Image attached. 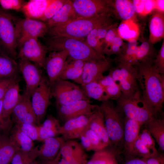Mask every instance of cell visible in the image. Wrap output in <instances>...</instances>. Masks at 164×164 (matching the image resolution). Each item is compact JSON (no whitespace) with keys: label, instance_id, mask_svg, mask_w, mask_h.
I'll use <instances>...</instances> for the list:
<instances>
[{"label":"cell","instance_id":"cell-42","mask_svg":"<svg viewBox=\"0 0 164 164\" xmlns=\"http://www.w3.org/2000/svg\"><path fill=\"white\" fill-rule=\"evenodd\" d=\"M124 43L123 39L119 36H117L111 42L104 47V54L109 57L112 55H118L120 53Z\"/></svg>","mask_w":164,"mask_h":164},{"label":"cell","instance_id":"cell-49","mask_svg":"<svg viewBox=\"0 0 164 164\" xmlns=\"http://www.w3.org/2000/svg\"><path fill=\"white\" fill-rule=\"evenodd\" d=\"M153 65L160 73L164 74V39L161 46L153 60Z\"/></svg>","mask_w":164,"mask_h":164},{"label":"cell","instance_id":"cell-25","mask_svg":"<svg viewBox=\"0 0 164 164\" xmlns=\"http://www.w3.org/2000/svg\"><path fill=\"white\" fill-rule=\"evenodd\" d=\"M85 62L68 56L58 78L64 80H72L74 82L81 77Z\"/></svg>","mask_w":164,"mask_h":164},{"label":"cell","instance_id":"cell-48","mask_svg":"<svg viewBox=\"0 0 164 164\" xmlns=\"http://www.w3.org/2000/svg\"><path fill=\"white\" fill-rule=\"evenodd\" d=\"M83 134H84L90 140L93 147V151H97L106 147L97 135L88 127Z\"/></svg>","mask_w":164,"mask_h":164},{"label":"cell","instance_id":"cell-27","mask_svg":"<svg viewBox=\"0 0 164 164\" xmlns=\"http://www.w3.org/2000/svg\"><path fill=\"white\" fill-rule=\"evenodd\" d=\"M142 43L138 46L135 54L130 63V65L135 66L138 63L153 60L157 54L153 45L148 40L143 39Z\"/></svg>","mask_w":164,"mask_h":164},{"label":"cell","instance_id":"cell-29","mask_svg":"<svg viewBox=\"0 0 164 164\" xmlns=\"http://www.w3.org/2000/svg\"><path fill=\"white\" fill-rule=\"evenodd\" d=\"M113 15L121 21L135 18L132 0H114L112 1Z\"/></svg>","mask_w":164,"mask_h":164},{"label":"cell","instance_id":"cell-32","mask_svg":"<svg viewBox=\"0 0 164 164\" xmlns=\"http://www.w3.org/2000/svg\"><path fill=\"white\" fill-rule=\"evenodd\" d=\"M38 126L40 141L42 142L59 135L61 126L59 120L51 115H48L43 123Z\"/></svg>","mask_w":164,"mask_h":164},{"label":"cell","instance_id":"cell-41","mask_svg":"<svg viewBox=\"0 0 164 164\" xmlns=\"http://www.w3.org/2000/svg\"><path fill=\"white\" fill-rule=\"evenodd\" d=\"M97 27L92 30L88 35L86 38V41L89 46L98 54L105 57L103 46L97 36Z\"/></svg>","mask_w":164,"mask_h":164},{"label":"cell","instance_id":"cell-54","mask_svg":"<svg viewBox=\"0 0 164 164\" xmlns=\"http://www.w3.org/2000/svg\"><path fill=\"white\" fill-rule=\"evenodd\" d=\"M142 159L147 164H164V155L158 152L147 158Z\"/></svg>","mask_w":164,"mask_h":164},{"label":"cell","instance_id":"cell-46","mask_svg":"<svg viewBox=\"0 0 164 164\" xmlns=\"http://www.w3.org/2000/svg\"><path fill=\"white\" fill-rule=\"evenodd\" d=\"M2 100H0V133L9 135L12 128L13 122L12 119H8L3 116Z\"/></svg>","mask_w":164,"mask_h":164},{"label":"cell","instance_id":"cell-34","mask_svg":"<svg viewBox=\"0 0 164 164\" xmlns=\"http://www.w3.org/2000/svg\"><path fill=\"white\" fill-rule=\"evenodd\" d=\"M118 32L120 37L128 41L133 39L137 40L140 32L135 18L122 21L118 26Z\"/></svg>","mask_w":164,"mask_h":164},{"label":"cell","instance_id":"cell-16","mask_svg":"<svg viewBox=\"0 0 164 164\" xmlns=\"http://www.w3.org/2000/svg\"><path fill=\"white\" fill-rule=\"evenodd\" d=\"M68 56L67 51L64 50L52 52L46 57L43 67L46 71L50 86L58 78Z\"/></svg>","mask_w":164,"mask_h":164},{"label":"cell","instance_id":"cell-59","mask_svg":"<svg viewBox=\"0 0 164 164\" xmlns=\"http://www.w3.org/2000/svg\"><path fill=\"white\" fill-rule=\"evenodd\" d=\"M124 164H147L142 158H134L126 160Z\"/></svg>","mask_w":164,"mask_h":164},{"label":"cell","instance_id":"cell-50","mask_svg":"<svg viewBox=\"0 0 164 164\" xmlns=\"http://www.w3.org/2000/svg\"><path fill=\"white\" fill-rule=\"evenodd\" d=\"M25 3L22 0H0V5L4 10H19Z\"/></svg>","mask_w":164,"mask_h":164},{"label":"cell","instance_id":"cell-11","mask_svg":"<svg viewBox=\"0 0 164 164\" xmlns=\"http://www.w3.org/2000/svg\"><path fill=\"white\" fill-rule=\"evenodd\" d=\"M50 90L51 86L48 80L43 77L32 95L31 102L36 115L38 125H40L50 103Z\"/></svg>","mask_w":164,"mask_h":164},{"label":"cell","instance_id":"cell-63","mask_svg":"<svg viewBox=\"0 0 164 164\" xmlns=\"http://www.w3.org/2000/svg\"><path fill=\"white\" fill-rule=\"evenodd\" d=\"M0 164H1L0 163Z\"/></svg>","mask_w":164,"mask_h":164},{"label":"cell","instance_id":"cell-23","mask_svg":"<svg viewBox=\"0 0 164 164\" xmlns=\"http://www.w3.org/2000/svg\"><path fill=\"white\" fill-rule=\"evenodd\" d=\"M64 141L62 137H53L45 139L39 148L36 147L37 156H39L43 160L54 159L57 155Z\"/></svg>","mask_w":164,"mask_h":164},{"label":"cell","instance_id":"cell-3","mask_svg":"<svg viewBox=\"0 0 164 164\" xmlns=\"http://www.w3.org/2000/svg\"><path fill=\"white\" fill-rule=\"evenodd\" d=\"M109 14L94 16L79 17L63 26L49 28L51 37H66L86 39L90 32L97 27L112 20Z\"/></svg>","mask_w":164,"mask_h":164},{"label":"cell","instance_id":"cell-21","mask_svg":"<svg viewBox=\"0 0 164 164\" xmlns=\"http://www.w3.org/2000/svg\"><path fill=\"white\" fill-rule=\"evenodd\" d=\"M18 82H15L10 86L2 99V114L4 117L7 119H11L10 116L13 110L21 97Z\"/></svg>","mask_w":164,"mask_h":164},{"label":"cell","instance_id":"cell-47","mask_svg":"<svg viewBox=\"0 0 164 164\" xmlns=\"http://www.w3.org/2000/svg\"><path fill=\"white\" fill-rule=\"evenodd\" d=\"M105 94L108 100H116L122 95V92L118 83L114 82L104 89Z\"/></svg>","mask_w":164,"mask_h":164},{"label":"cell","instance_id":"cell-40","mask_svg":"<svg viewBox=\"0 0 164 164\" xmlns=\"http://www.w3.org/2000/svg\"><path fill=\"white\" fill-rule=\"evenodd\" d=\"M15 126L24 132L33 141H40L39 127L38 125L14 122Z\"/></svg>","mask_w":164,"mask_h":164},{"label":"cell","instance_id":"cell-2","mask_svg":"<svg viewBox=\"0 0 164 164\" xmlns=\"http://www.w3.org/2000/svg\"><path fill=\"white\" fill-rule=\"evenodd\" d=\"M48 50L51 51H67L69 57L85 61L104 59L88 44L86 39L66 37H51L46 40Z\"/></svg>","mask_w":164,"mask_h":164},{"label":"cell","instance_id":"cell-24","mask_svg":"<svg viewBox=\"0 0 164 164\" xmlns=\"http://www.w3.org/2000/svg\"><path fill=\"white\" fill-rule=\"evenodd\" d=\"M20 150L9 135L0 133L1 164H9L16 153Z\"/></svg>","mask_w":164,"mask_h":164},{"label":"cell","instance_id":"cell-56","mask_svg":"<svg viewBox=\"0 0 164 164\" xmlns=\"http://www.w3.org/2000/svg\"><path fill=\"white\" fill-rule=\"evenodd\" d=\"M133 7L135 14L144 16V0H133Z\"/></svg>","mask_w":164,"mask_h":164},{"label":"cell","instance_id":"cell-6","mask_svg":"<svg viewBox=\"0 0 164 164\" xmlns=\"http://www.w3.org/2000/svg\"><path fill=\"white\" fill-rule=\"evenodd\" d=\"M51 96L56 105H64L81 100H89L80 87L67 80L58 78L51 86Z\"/></svg>","mask_w":164,"mask_h":164},{"label":"cell","instance_id":"cell-60","mask_svg":"<svg viewBox=\"0 0 164 164\" xmlns=\"http://www.w3.org/2000/svg\"><path fill=\"white\" fill-rule=\"evenodd\" d=\"M155 10L164 13V0H155Z\"/></svg>","mask_w":164,"mask_h":164},{"label":"cell","instance_id":"cell-10","mask_svg":"<svg viewBox=\"0 0 164 164\" xmlns=\"http://www.w3.org/2000/svg\"><path fill=\"white\" fill-rule=\"evenodd\" d=\"M17 57L25 59L39 67H43L48 50L46 46L40 43L38 39L30 38L26 39L19 46Z\"/></svg>","mask_w":164,"mask_h":164},{"label":"cell","instance_id":"cell-7","mask_svg":"<svg viewBox=\"0 0 164 164\" xmlns=\"http://www.w3.org/2000/svg\"><path fill=\"white\" fill-rule=\"evenodd\" d=\"M15 17L0 8V46L13 58L17 57L18 53Z\"/></svg>","mask_w":164,"mask_h":164},{"label":"cell","instance_id":"cell-5","mask_svg":"<svg viewBox=\"0 0 164 164\" xmlns=\"http://www.w3.org/2000/svg\"><path fill=\"white\" fill-rule=\"evenodd\" d=\"M99 106L103 115L111 145L113 144L116 147H123L124 124L121 114L118 111L112 100L103 101Z\"/></svg>","mask_w":164,"mask_h":164},{"label":"cell","instance_id":"cell-13","mask_svg":"<svg viewBox=\"0 0 164 164\" xmlns=\"http://www.w3.org/2000/svg\"><path fill=\"white\" fill-rule=\"evenodd\" d=\"M58 115L65 121L83 115H90L98 106L91 103L90 99L77 101L64 105H56Z\"/></svg>","mask_w":164,"mask_h":164},{"label":"cell","instance_id":"cell-1","mask_svg":"<svg viewBox=\"0 0 164 164\" xmlns=\"http://www.w3.org/2000/svg\"><path fill=\"white\" fill-rule=\"evenodd\" d=\"M153 60L135 65L142 90L141 98L155 117H163L164 102V74L159 73L153 65Z\"/></svg>","mask_w":164,"mask_h":164},{"label":"cell","instance_id":"cell-15","mask_svg":"<svg viewBox=\"0 0 164 164\" xmlns=\"http://www.w3.org/2000/svg\"><path fill=\"white\" fill-rule=\"evenodd\" d=\"M90 115L81 116L65 121L60 126L58 134L61 135L65 141L80 138L88 127Z\"/></svg>","mask_w":164,"mask_h":164},{"label":"cell","instance_id":"cell-19","mask_svg":"<svg viewBox=\"0 0 164 164\" xmlns=\"http://www.w3.org/2000/svg\"><path fill=\"white\" fill-rule=\"evenodd\" d=\"M88 127L97 135L105 147L111 145L103 115L99 106L89 117Z\"/></svg>","mask_w":164,"mask_h":164},{"label":"cell","instance_id":"cell-30","mask_svg":"<svg viewBox=\"0 0 164 164\" xmlns=\"http://www.w3.org/2000/svg\"><path fill=\"white\" fill-rule=\"evenodd\" d=\"M154 137L160 149L164 151V119L163 117H153L144 124Z\"/></svg>","mask_w":164,"mask_h":164},{"label":"cell","instance_id":"cell-37","mask_svg":"<svg viewBox=\"0 0 164 164\" xmlns=\"http://www.w3.org/2000/svg\"><path fill=\"white\" fill-rule=\"evenodd\" d=\"M80 145L81 144L71 140L65 141L59 150L62 158L67 161L70 160Z\"/></svg>","mask_w":164,"mask_h":164},{"label":"cell","instance_id":"cell-22","mask_svg":"<svg viewBox=\"0 0 164 164\" xmlns=\"http://www.w3.org/2000/svg\"><path fill=\"white\" fill-rule=\"evenodd\" d=\"M149 22V42L154 45L164 38V13L155 10Z\"/></svg>","mask_w":164,"mask_h":164},{"label":"cell","instance_id":"cell-62","mask_svg":"<svg viewBox=\"0 0 164 164\" xmlns=\"http://www.w3.org/2000/svg\"><path fill=\"white\" fill-rule=\"evenodd\" d=\"M113 164H118L117 163V162H115V163H114Z\"/></svg>","mask_w":164,"mask_h":164},{"label":"cell","instance_id":"cell-36","mask_svg":"<svg viewBox=\"0 0 164 164\" xmlns=\"http://www.w3.org/2000/svg\"><path fill=\"white\" fill-rule=\"evenodd\" d=\"M81 87L87 97L102 102L108 100L103 87L96 81L81 85Z\"/></svg>","mask_w":164,"mask_h":164},{"label":"cell","instance_id":"cell-28","mask_svg":"<svg viewBox=\"0 0 164 164\" xmlns=\"http://www.w3.org/2000/svg\"><path fill=\"white\" fill-rule=\"evenodd\" d=\"M18 64L8 55L0 52V79L19 78Z\"/></svg>","mask_w":164,"mask_h":164},{"label":"cell","instance_id":"cell-8","mask_svg":"<svg viewBox=\"0 0 164 164\" xmlns=\"http://www.w3.org/2000/svg\"><path fill=\"white\" fill-rule=\"evenodd\" d=\"M15 24L18 46L27 39L43 37L48 32L49 28L46 23L39 20L15 17Z\"/></svg>","mask_w":164,"mask_h":164},{"label":"cell","instance_id":"cell-51","mask_svg":"<svg viewBox=\"0 0 164 164\" xmlns=\"http://www.w3.org/2000/svg\"><path fill=\"white\" fill-rule=\"evenodd\" d=\"M118 23H113L108 31L103 43V47L111 42L114 39L119 36L118 32Z\"/></svg>","mask_w":164,"mask_h":164},{"label":"cell","instance_id":"cell-9","mask_svg":"<svg viewBox=\"0 0 164 164\" xmlns=\"http://www.w3.org/2000/svg\"><path fill=\"white\" fill-rule=\"evenodd\" d=\"M111 0H72L78 17H89L102 14L113 15Z\"/></svg>","mask_w":164,"mask_h":164},{"label":"cell","instance_id":"cell-14","mask_svg":"<svg viewBox=\"0 0 164 164\" xmlns=\"http://www.w3.org/2000/svg\"><path fill=\"white\" fill-rule=\"evenodd\" d=\"M112 59L109 57L100 60L86 61L81 77L74 82L83 85L96 81L104 72L112 67Z\"/></svg>","mask_w":164,"mask_h":164},{"label":"cell","instance_id":"cell-43","mask_svg":"<svg viewBox=\"0 0 164 164\" xmlns=\"http://www.w3.org/2000/svg\"><path fill=\"white\" fill-rule=\"evenodd\" d=\"M153 154H154L142 142L138 136L134 144L131 158L138 157L145 158Z\"/></svg>","mask_w":164,"mask_h":164},{"label":"cell","instance_id":"cell-57","mask_svg":"<svg viewBox=\"0 0 164 164\" xmlns=\"http://www.w3.org/2000/svg\"><path fill=\"white\" fill-rule=\"evenodd\" d=\"M144 16L150 14L155 10V0H144Z\"/></svg>","mask_w":164,"mask_h":164},{"label":"cell","instance_id":"cell-33","mask_svg":"<svg viewBox=\"0 0 164 164\" xmlns=\"http://www.w3.org/2000/svg\"><path fill=\"white\" fill-rule=\"evenodd\" d=\"M138 46L137 40L132 39L124 43L120 53L114 59L113 62L117 63V65H130L131 60L134 56Z\"/></svg>","mask_w":164,"mask_h":164},{"label":"cell","instance_id":"cell-44","mask_svg":"<svg viewBox=\"0 0 164 164\" xmlns=\"http://www.w3.org/2000/svg\"><path fill=\"white\" fill-rule=\"evenodd\" d=\"M87 161V155L81 144L70 160L67 161L62 158L59 163V164H86Z\"/></svg>","mask_w":164,"mask_h":164},{"label":"cell","instance_id":"cell-55","mask_svg":"<svg viewBox=\"0 0 164 164\" xmlns=\"http://www.w3.org/2000/svg\"><path fill=\"white\" fill-rule=\"evenodd\" d=\"M96 81L103 87L104 90L106 87L115 82L108 74L107 76L102 75L99 77Z\"/></svg>","mask_w":164,"mask_h":164},{"label":"cell","instance_id":"cell-45","mask_svg":"<svg viewBox=\"0 0 164 164\" xmlns=\"http://www.w3.org/2000/svg\"><path fill=\"white\" fill-rule=\"evenodd\" d=\"M139 137L142 142L154 154L158 152L155 147V142L152 136L146 129L143 130L139 133Z\"/></svg>","mask_w":164,"mask_h":164},{"label":"cell","instance_id":"cell-38","mask_svg":"<svg viewBox=\"0 0 164 164\" xmlns=\"http://www.w3.org/2000/svg\"><path fill=\"white\" fill-rule=\"evenodd\" d=\"M37 156L36 147L28 152L20 150L15 154L11 162L12 164H34L32 162Z\"/></svg>","mask_w":164,"mask_h":164},{"label":"cell","instance_id":"cell-12","mask_svg":"<svg viewBox=\"0 0 164 164\" xmlns=\"http://www.w3.org/2000/svg\"><path fill=\"white\" fill-rule=\"evenodd\" d=\"M26 83V87L22 94L31 98L32 93L39 86L43 77L39 67L28 60L20 59L18 63Z\"/></svg>","mask_w":164,"mask_h":164},{"label":"cell","instance_id":"cell-18","mask_svg":"<svg viewBox=\"0 0 164 164\" xmlns=\"http://www.w3.org/2000/svg\"><path fill=\"white\" fill-rule=\"evenodd\" d=\"M137 121L125 117L124 127V152L126 160L130 159L134 144L138 137L141 126Z\"/></svg>","mask_w":164,"mask_h":164},{"label":"cell","instance_id":"cell-4","mask_svg":"<svg viewBox=\"0 0 164 164\" xmlns=\"http://www.w3.org/2000/svg\"><path fill=\"white\" fill-rule=\"evenodd\" d=\"M118 111L125 117L144 124L155 117L141 98V91H137L133 96L127 97L122 94L116 100Z\"/></svg>","mask_w":164,"mask_h":164},{"label":"cell","instance_id":"cell-35","mask_svg":"<svg viewBox=\"0 0 164 164\" xmlns=\"http://www.w3.org/2000/svg\"><path fill=\"white\" fill-rule=\"evenodd\" d=\"M10 137L21 150L26 152L32 151L34 148L33 141L24 132L16 127H13Z\"/></svg>","mask_w":164,"mask_h":164},{"label":"cell","instance_id":"cell-26","mask_svg":"<svg viewBox=\"0 0 164 164\" xmlns=\"http://www.w3.org/2000/svg\"><path fill=\"white\" fill-rule=\"evenodd\" d=\"M53 0H30L25 2L21 9L26 18L39 20Z\"/></svg>","mask_w":164,"mask_h":164},{"label":"cell","instance_id":"cell-53","mask_svg":"<svg viewBox=\"0 0 164 164\" xmlns=\"http://www.w3.org/2000/svg\"><path fill=\"white\" fill-rule=\"evenodd\" d=\"M16 81H19V78L0 79V100L2 99L10 86Z\"/></svg>","mask_w":164,"mask_h":164},{"label":"cell","instance_id":"cell-20","mask_svg":"<svg viewBox=\"0 0 164 164\" xmlns=\"http://www.w3.org/2000/svg\"><path fill=\"white\" fill-rule=\"evenodd\" d=\"M78 17L73 7L72 0H67L56 14L46 22L48 28L64 26Z\"/></svg>","mask_w":164,"mask_h":164},{"label":"cell","instance_id":"cell-58","mask_svg":"<svg viewBox=\"0 0 164 164\" xmlns=\"http://www.w3.org/2000/svg\"><path fill=\"white\" fill-rule=\"evenodd\" d=\"M81 145L87 151H93L92 145L89 139L84 134H82L80 136Z\"/></svg>","mask_w":164,"mask_h":164},{"label":"cell","instance_id":"cell-39","mask_svg":"<svg viewBox=\"0 0 164 164\" xmlns=\"http://www.w3.org/2000/svg\"><path fill=\"white\" fill-rule=\"evenodd\" d=\"M67 0H53L49 5L39 20L47 22L52 18L66 3Z\"/></svg>","mask_w":164,"mask_h":164},{"label":"cell","instance_id":"cell-17","mask_svg":"<svg viewBox=\"0 0 164 164\" xmlns=\"http://www.w3.org/2000/svg\"><path fill=\"white\" fill-rule=\"evenodd\" d=\"M31 98L23 94L13 109L12 115L13 122H19L36 125L37 119L32 107Z\"/></svg>","mask_w":164,"mask_h":164},{"label":"cell","instance_id":"cell-31","mask_svg":"<svg viewBox=\"0 0 164 164\" xmlns=\"http://www.w3.org/2000/svg\"><path fill=\"white\" fill-rule=\"evenodd\" d=\"M111 145L95 151L91 159L86 164H113L117 162L118 152L116 147Z\"/></svg>","mask_w":164,"mask_h":164},{"label":"cell","instance_id":"cell-61","mask_svg":"<svg viewBox=\"0 0 164 164\" xmlns=\"http://www.w3.org/2000/svg\"><path fill=\"white\" fill-rule=\"evenodd\" d=\"M60 156L61 155L59 152L55 159L50 160H43L41 164H59V162Z\"/></svg>","mask_w":164,"mask_h":164},{"label":"cell","instance_id":"cell-52","mask_svg":"<svg viewBox=\"0 0 164 164\" xmlns=\"http://www.w3.org/2000/svg\"><path fill=\"white\" fill-rule=\"evenodd\" d=\"M113 23V20H112L98 26L97 28V36L98 39L101 43L103 47V41L106 33Z\"/></svg>","mask_w":164,"mask_h":164}]
</instances>
